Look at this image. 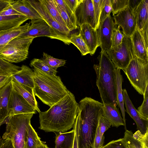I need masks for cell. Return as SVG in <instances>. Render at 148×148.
<instances>
[{"label":"cell","instance_id":"4316f807","mask_svg":"<svg viewBox=\"0 0 148 148\" xmlns=\"http://www.w3.org/2000/svg\"><path fill=\"white\" fill-rule=\"evenodd\" d=\"M120 70L121 69H119L116 68L115 71L117 105L118 106L121 110L124 123L125 129L126 130L127 129L126 124L124 98L122 92L123 89H122L123 78L121 74Z\"/></svg>","mask_w":148,"mask_h":148},{"label":"cell","instance_id":"6da1fadb","mask_svg":"<svg viewBox=\"0 0 148 148\" xmlns=\"http://www.w3.org/2000/svg\"><path fill=\"white\" fill-rule=\"evenodd\" d=\"M78 105L74 95L69 91L48 110L39 113V129L47 132H66L73 127Z\"/></svg>","mask_w":148,"mask_h":148},{"label":"cell","instance_id":"ba28073f","mask_svg":"<svg viewBox=\"0 0 148 148\" xmlns=\"http://www.w3.org/2000/svg\"><path fill=\"white\" fill-rule=\"evenodd\" d=\"M105 51L116 68L123 71L135 55L131 37L125 35L120 45Z\"/></svg>","mask_w":148,"mask_h":148},{"label":"cell","instance_id":"277c9868","mask_svg":"<svg viewBox=\"0 0 148 148\" xmlns=\"http://www.w3.org/2000/svg\"><path fill=\"white\" fill-rule=\"evenodd\" d=\"M32 69L34 94L44 104L50 107L67 94L69 91L59 76L48 74L36 68Z\"/></svg>","mask_w":148,"mask_h":148},{"label":"cell","instance_id":"8992f818","mask_svg":"<svg viewBox=\"0 0 148 148\" xmlns=\"http://www.w3.org/2000/svg\"><path fill=\"white\" fill-rule=\"evenodd\" d=\"M123 71L132 86L143 95L148 85V61L134 55Z\"/></svg>","mask_w":148,"mask_h":148},{"label":"cell","instance_id":"9a60e30c","mask_svg":"<svg viewBox=\"0 0 148 148\" xmlns=\"http://www.w3.org/2000/svg\"><path fill=\"white\" fill-rule=\"evenodd\" d=\"M125 111L135 122L138 130L144 134L148 131V119L140 115L133 104L125 89H123Z\"/></svg>","mask_w":148,"mask_h":148},{"label":"cell","instance_id":"7a4b0ae2","mask_svg":"<svg viewBox=\"0 0 148 148\" xmlns=\"http://www.w3.org/2000/svg\"><path fill=\"white\" fill-rule=\"evenodd\" d=\"M78 104V113L74 123L77 129L78 148H93L103 104L87 97L81 99Z\"/></svg>","mask_w":148,"mask_h":148},{"label":"cell","instance_id":"f35d334b","mask_svg":"<svg viewBox=\"0 0 148 148\" xmlns=\"http://www.w3.org/2000/svg\"><path fill=\"white\" fill-rule=\"evenodd\" d=\"M112 11L111 0H105L100 17L99 24L102 22Z\"/></svg>","mask_w":148,"mask_h":148},{"label":"cell","instance_id":"b9f144b4","mask_svg":"<svg viewBox=\"0 0 148 148\" xmlns=\"http://www.w3.org/2000/svg\"><path fill=\"white\" fill-rule=\"evenodd\" d=\"M111 126V125L110 123L102 115L99 120L97 128L100 134L104 135L105 132L108 130Z\"/></svg>","mask_w":148,"mask_h":148},{"label":"cell","instance_id":"d6a6232c","mask_svg":"<svg viewBox=\"0 0 148 148\" xmlns=\"http://www.w3.org/2000/svg\"><path fill=\"white\" fill-rule=\"evenodd\" d=\"M42 59L50 67L56 70L58 67L64 66L66 63L65 60L54 58L45 52L43 53Z\"/></svg>","mask_w":148,"mask_h":148},{"label":"cell","instance_id":"5b68a950","mask_svg":"<svg viewBox=\"0 0 148 148\" xmlns=\"http://www.w3.org/2000/svg\"><path fill=\"white\" fill-rule=\"evenodd\" d=\"M34 114L30 113L8 117L3 139L10 140L14 148H25L26 129L31 123V119Z\"/></svg>","mask_w":148,"mask_h":148},{"label":"cell","instance_id":"484cf974","mask_svg":"<svg viewBox=\"0 0 148 148\" xmlns=\"http://www.w3.org/2000/svg\"><path fill=\"white\" fill-rule=\"evenodd\" d=\"M132 12L135 16L136 27L140 31L148 23V0H142L137 7Z\"/></svg>","mask_w":148,"mask_h":148},{"label":"cell","instance_id":"ee69618b","mask_svg":"<svg viewBox=\"0 0 148 148\" xmlns=\"http://www.w3.org/2000/svg\"><path fill=\"white\" fill-rule=\"evenodd\" d=\"M66 4L74 14L81 0H64Z\"/></svg>","mask_w":148,"mask_h":148},{"label":"cell","instance_id":"83f0119b","mask_svg":"<svg viewBox=\"0 0 148 148\" xmlns=\"http://www.w3.org/2000/svg\"><path fill=\"white\" fill-rule=\"evenodd\" d=\"M75 134L74 128L69 132L56 134L55 148H73Z\"/></svg>","mask_w":148,"mask_h":148},{"label":"cell","instance_id":"2e32d148","mask_svg":"<svg viewBox=\"0 0 148 148\" xmlns=\"http://www.w3.org/2000/svg\"><path fill=\"white\" fill-rule=\"evenodd\" d=\"M79 27V34L87 45L89 54L92 56L100 46L97 29L87 23L82 24Z\"/></svg>","mask_w":148,"mask_h":148},{"label":"cell","instance_id":"ab89813d","mask_svg":"<svg viewBox=\"0 0 148 148\" xmlns=\"http://www.w3.org/2000/svg\"><path fill=\"white\" fill-rule=\"evenodd\" d=\"M53 0L56 3L59 5L66 13L74 24L77 26L74 14L67 5L64 0Z\"/></svg>","mask_w":148,"mask_h":148},{"label":"cell","instance_id":"f546056e","mask_svg":"<svg viewBox=\"0 0 148 148\" xmlns=\"http://www.w3.org/2000/svg\"><path fill=\"white\" fill-rule=\"evenodd\" d=\"M42 142L30 123L26 130L25 140V148H36Z\"/></svg>","mask_w":148,"mask_h":148},{"label":"cell","instance_id":"f907efd6","mask_svg":"<svg viewBox=\"0 0 148 148\" xmlns=\"http://www.w3.org/2000/svg\"><path fill=\"white\" fill-rule=\"evenodd\" d=\"M36 148H49L47 145L44 143L43 142L38 145Z\"/></svg>","mask_w":148,"mask_h":148},{"label":"cell","instance_id":"e0dca14e","mask_svg":"<svg viewBox=\"0 0 148 148\" xmlns=\"http://www.w3.org/2000/svg\"><path fill=\"white\" fill-rule=\"evenodd\" d=\"M123 138L128 148H148V131L143 134L138 130L133 134L127 130Z\"/></svg>","mask_w":148,"mask_h":148},{"label":"cell","instance_id":"7402d4cb","mask_svg":"<svg viewBox=\"0 0 148 148\" xmlns=\"http://www.w3.org/2000/svg\"><path fill=\"white\" fill-rule=\"evenodd\" d=\"M33 71L28 66L23 65L20 69L11 75L12 78L21 84L34 89Z\"/></svg>","mask_w":148,"mask_h":148},{"label":"cell","instance_id":"1f68e13d","mask_svg":"<svg viewBox=\"0 0 148 148\" xmlns=\"http://www.w3.org/2000/svg\"><path fill=\"white\" fill-rule=\"evenodd\" d=\"M69 39L71 43L77 48L82 56H85L89 53L87 45L79 34H73L70 35Z\"/></svg>","mask_w":148,"mask_h":148},{"label":"cell","instance_id":"ac0fdd59","mask_svg":"<svg viewBox=\"0 0 148 148\" xmlns=\"http://www.w3.org/2000/svg\"><path fill=\"white\" fill-rule=\"evenodd\" d=\"M13 89L21 95L39 113L40 111L33 88L20 84L12 78Z\"/></svg>","mask_w":148,"mask_h":148},{"label":"cell","instance_id":"d4e9b609","mask_svg":"<svg viewBox=\"0 0 148 148\" xmlns=\"http://www.w3.org/2000/svg\"><path fill=\"white\" fill-rule=\"evenodd\" d=\"M28 19L24 15L0 16V31L20 26Z\"/></svg>","mask_w":148,"mask_h":148},{"label":"cell","instance_id":"f6af8a7d","mask_svg":"<svg viewBox=\"0 0 148 148\" xmlns=\"http://www.w3.org/2000/svg\"><path fill=\"white\" fill-rule=\"evenodd\" d=\"M148 23H147L143 29L140 31L144 41L146 48L147 50L148 48Z\"/></svg>","mask_w":148,"mask_h":148},{"label":"cell","instance_id":"681fc988","mask_svg":"<svg viewBox=\"0 0 148 148\" xmlns=\"http://www.w3.org/2000/svg\"><path fill=\"white\" fill-rule=\"evenodd\" d=\"M73 128L74 129L75 131V137L73 148H78L77 129L76 127L74 124L73 125Z\"/></svg>","mask_w":148,"mask_h":148},{"label":"cell","instance_id":"836d02e7","mask_svg":"<svg viewBox=\"0 0 148 148\" xmlns=\"http://www.w3.org/2000/svg\"><path fill=\"white\" fill-rule=\"evenodd\" d=\"M113 16L128 6V0H111Z\"/></svg>","mask_w":148,"mask_h":148},{"label":"cell","instance_id":"7c38bea8","mask_svg":"<svg viewBox=\"0 0 148 148\" xmlns=\"http://www.w3.org/2000/svg\"><path fill=\"white\" fill-rule=\"evenodd\" d=\"M8 110V117L16 114L36 113V110L12 88L9 97Z\"/></svg>","mask_w":148,"mask_h":148},{"label":"cell","instance_id":"e575fe53","mask_svg":"<svg viewBox=\"0 0 148 148\" xmlns=\"http://www.w3.org/2000/svg\"><path fill=\"white\" fill-rule=\"evenodd\" d=\"M54 2L56 8L67 29L70 32L73 30L76 29L77 26L75 25L74 24L66 13L59 5L56 3L55 2Z\"/></svg>","mask_w":148,"mask_h":148},{"label":"cell","instance_id":"4fadbf2b","mask_svg":"<svg viewBox=\"0 0 148 148\" xmlns=\"http://www.w3.org/2000/svg\"><path fill=\"white\" fill-rule=\"evenodd\" d=\"M114 23L122 28L123 33L126 36L131 37L136 24L135 15L128 6L113 16Z\"/></svg>","mask_w":148,"mask_h":148},{"label":"cell","instance_id":"bcb514c9","mask_svg":"<svg viewBox=\"0 0 148 148\" xmlns=\"http://www.w3.org/2000/svg\"><path fill=\"white\" fill-rule=\"evenodd\" d=\"M11 79V75H0V88L5 85Z\"/></svg>","mask_w":148,"mask_h":148},{"label":"cell","instance_id":"30bf717a","mask_svg":"<svg viewBox=\"0 0 148 148\" xmlns=\"http://www.w3.org/2000/svg\"><path fill=\"white\" fill-rule=\"evenodd\" d=\"M30 23V25L27 29L19 37L35 38L40 36H46L60 40L56 32L42 19L31 20Z\"/></svg>","mask_w":148,"mask_h":148},{"label":"cell","instance_id":"5bb4252c","mask_svg":"<svg viewBox=\"0 0 148 148\" xmlns=\"http://www.w3.org/2000/svg\"><path fill=\"white\" fill-rule=\"evenodd\" d=\"M116 26L110 15L99 24L97 29L101 50L105 51L111 48L112 32Z\"/></svg>","mask_w":148,"mask_h":148},{"label":"cell","instance_id":"8fae6325","mask_svg":"<svg viewBox=\"0 0 148 148\" xmlns=\"http://www.w3.org/2000/svg\"><path fill=\"white\" fill-rule=\"evenodd\" d=\"M74 14L77 26L79 27L82 24L87 23L97 29L92 0H81Z\"/></svg>","mask_w":148,"mask_h":148},{"label":"cell","instance_id":"cb8c5ba5","mask_svg":"<svg viewBox=\"0 0 148 148\" xmlns=\"http://www.w3.org/2000/svg\"><path fill=\"white\" fill-rule=\"evenodd\" d=\"M11 5L15 10L26 16L29 19H42L28 0L14 1Z\"/></svg>","mask_w":148,"mask_h":148},{"label":"cell","instance_id":"f1b7e54d","mask_svg":"<svg viewBox=\"0 0 148 148\" xmlns=\"http://www.w3.org/2000/svg\"><path fill=\"white\" fill-rule=\"evenodd\" d=\"M52 17L66 31L70 33L61 17L53 0H40Z\"/></svg>","mask_w":148,"mask_h":148},{"label":"cell","instance_id":"603a6c76","mask_svg":"<svg viewBox=\"0 0 148 148\" xmlns=\"http://www.w3.org/2000/svg\"><path fill=\"white\" fill-rule=\"evenodd\" d=\"M11 80L0 88V126L8 117V103L12 89Z\"/></svg>","mask_w":148,"mask_h":148},{"label":"cell","instance_id":"d6986e66","mask_svg":"<svg viewBox=\"0 0 148 148\" xmlns=\"http://www.w3.org/2000/svg\"><path fill=\"white\" fill-rule=\"evenodd\" d=\"M102 109V116L110 123L111 126L116 127L124 126L123 119L116 106L103 104Z\"/></svg>","mask_w":148,"mask_h":148},{"label":"cell","instance_id":"7bdbcfd3","mask_svg":"<svg viewBox=\"0 0 148 148\" xmlns=\"http://www.w3.org/2000/svg\"><path fill=\"white\" fill-rule=\"evenodd\" d=\"M11 4L9 5L3 10L0 12V16L24 15L15 10L12 8Z\"/></svg>","mask_w":148,"mask_h":148},{"label":"cell","instance_id":"c3c4849f","mask_svg":"<svg viewBox=\"0 0 148 148\" xmlns=\"http://www.w3.org/2000/svg\"><path fill=\"white\" fill-rule=\"evenodd\" d=\"M14 1L12 0H0V12Z\"/></svg>","mask_w":148,"mask_h":148},{"label":"cell","instance_id":"74e56055","mask_svg":"<svg viewBox=\"0 0 148 148\" xmlns=\"http://www.w3.org/2000/svg\"><path fill=\"white\" fill-rule=\"evenodd\" d=\"M143 97V102L138 108L137 110L142 116L148 119V85L146 87Z\"/></svg>","mask_w":148,"mask_h":148},{"label":"cell","instance_id":"7dc6e473","mask_svg":"<svg viewBox=\"0 0 148 148\" xmlns=\"http://www.w3.org/2000/svg\"><path fill=\"white\" fill-rule=\"evenodd\" d=\"M142 0H128V7L133 12L139 5Z\"/></svg>","mask_w":148,"mask_h":148},{"label":"cell","instance_id":"ffe728a7","mask_svg":"<svg viewBox=\"0 0 148 148\" xmlns=\"http://www.w3.org/2000/svg\"><path fill=\"white\" fill-rule=\"evenodd\" d=\"M134 55L141 59L148 61V51L143 38L137 27L131 37Z\"/></svg>","mask_w":148,"mask_h":148},{"label":"cell","instance_id":"816d5d0a","mask_svg":"<svg viewBox=\"0 0 148 148\" xmlns=\"http://www.w3.org/2000/svg\"><path fill=\"white\" fill-rule=\"evenodd\" d=\"M4 139H1L0 137V148H1Z\"/></svg>","mask_w":148,"mask_h":148},{"label":"cell","instance_id":"8d00e7d4","mask_svg":"<svg viewBox=\"0 0 148 148\" xmlns=\"http://www.w3.org/2000/svg\"><path fill=\"white\" fill-rule=\"evenodd\" d=\"M105 0H92L95 18L97 29L99 25L100 16Z\"/></svg>","mask_w":148,"mask_h":148},{"label":"cell","instance_id":"60d3db41","mask_svg":"<svg viewBox=\"0 0 148 148\" xmlns=\"http://www.w3.org/2000/svg\"><path fill=\"white\" fill-rule=\"evenodd\" d=\"M101 148H128L123 138L112 140Z\"/></svg>","mask_w":148,"mask_h":148},{"label":"cell","instance_id":"4dcf8cb0","mask_svg":"<svg viewBox=\"0 0 148 148\" xmlns=\"http://www.w3.org/2000/svg\"><path fill=\"white\" fill-rule=\"evenodd\" d=\"M30 66L38 69L48 74L56 75L58 71L50 67L42 59L34 58L30 62Z\"/></svg>","mask_w":148,"mask_h":148},{"label":"cell","instance_id":"44dd1931","mask_svg":"<svg viewBox=\"0 0 148 148\" xmlns=\"http://www.w3.org/2000/svg\"><path fill=\"white\" fill-rule=\"evenodd\" d=\"M30 25V23H27L23 25L0 31V51L11 41L25 32Z\"/></svg>","mask_w":148,"mask_h":148},{"label":"cell","instance_id":"52a82bcc","mask_svg":"<svg viewBox=\"0 0 148 148\" xmlns=\"http://www.w3.org/2000/svg\"><path fill=\"white\" fill-rule=\"evenodd\" d=\"M34 38L31 37L15 38L0 51V57L10 63L24 61L27 57L29 46Z\"/></svg>","mask_w":148,"mask_h":148},{"label":"cell","instance_id":"9c48e42d","mask_svg":"<svg viewBox=\"0 0 148 148\" xmlns=\"http://www.w3.org/2000/svg\"><path fill=\"white\" fill-rule=\"evenodd\" d=\"M37 11L42 18L53 29L59 37L60 40L65 44L69 45L70 33L66 31L52 17L40 0H28Z\"/></svg>","mask_w":148,"mask_h":148},{"label":"cell","instance_id":"3957f363","mask_svg":"<svg viewBox=\"0 0 148 148\" xmlns=\"http://www.w3.org/2000/svg\"><path fill=\"white\" fill-rule=\"evenodd\" d=\"M97 64L93 68L97 76L96 84L103 104L117 106L115 71L116 68L106 51L101 50Z\"/></svg>","mask_w":148,"mask_h":148},{"label":"cell","instance_id":"d590c367","mask_svg":"<svg viewBox=\"0 0 148 148\" xmlns=\"http://www.w3.org/2000/svg\"><path fill=\"white\" fill-rule=\"evenodd\" d=\"M120 27L118 26L113 31L111 38V47H116L122 42L125 35L122 33L120 30Z\"/></svg>","mask_w":148,"mask_h":148}]
</instances>
